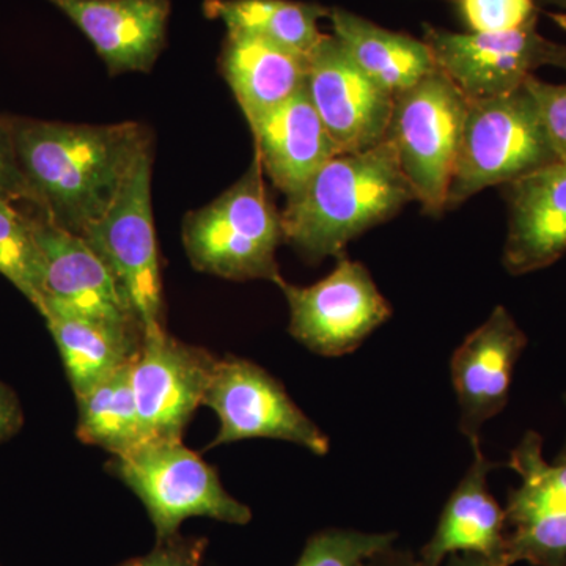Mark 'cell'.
<instances>
[{"label": "cell", "mask_w": 566, "mask_h": 566, "mask_svg": "<svg viewBox=\"0 0 566 566\" xmlns=\"http://www.w3.org/2000/svg\"><path fill=\"white\" fill-rule=\"evenodd\" d=\"M203 405L219 419L210 449L264 438L292 442L318 457L329 453V438L294 403L282 382L252 360L218 357Z\"/></svg>", "instance_id": "cell-8"}, {"label": "cell", "mask_w": 566, "mask_h": 566, "mask_svg": "<svg viewBox=\"0 0 566 566\" xmlns=\"http://www.w3.org/2000/svg\"><path fill=\"white\" fill-rule=\"evenodd\" d=\"M442 566H497L479 554L458 553L446 558Z\"/></svg>", "instance_id": "cell-33"}, {"label": "cell", "mask_w": 566, "mask_h": 566, "mask_svg": "<svg viewBox=\"0 0 566 566\" xmlns=\"http://www.w3.org/2000/svg\"><path fill=\"white\" fill-rule=\"evenodd\" d=\"M504 188L505 270L512 275L545 270L566 253V164H549Z\"/></svg>", "instance_id": "cell-17"}, {"label": "cell", "mask_w": 566, "mask_h": 566, "mask_svg": "<svg viewBox=\"0 0 566 566\" xmlns=\"http://www.w3.org/2000/svg\"><path fill=\"white\" fill-rule=\"evenodd\" d=\"M132 368L129 363L85 392L74 395L77 439L84 444L102 447L112 457L125 455L144 444Z\"/></svg>", "instance_id": "cell-24"}, {"label": "cell", "mask_w": 566, "mask_h": 566, "mask_svg": "<svg viewBox=\"0 0 566 566\" xmlns=\"http://www.w3.org/2000/svg\"><path fill=\"white\" fill-rule=\"evenodd\" d=\"M360 566H427L420 560L419 556L412 554L409 549L390 546L381 553L375 554Z\"/></svg>", "instance_id": "cell-32"}, {"label": "cell", "mask_w": 566, "mask_h": 566, "mask_svg": "<svg viewBox=\"0 0 566 566\" xmlns=\"http://www.w3.org/2000/svg\"><path fill=\"white\" fill-rule=\"evenodd\" d=\"M282 243V214L271 202L256 156L232 188L189 212L182 222V244L192 266L229 281L281 285L277 249Z\"/></svg>", "instance_id": "cell-3"}, {"label": "cell", "mask_w": 566, "mask_h": 566, "mask_svg": "<svg viewBox=\"0 0 566 566\" xmlns=\"http://www.w3.org/2000/svg\"><path fill=\"white\" fill-rule=\"evenodd\" d=\"M542 9H554L566 13V0H536Z\"/></svg>", "instance_id": "cell-34"}, {"label": "cell", "mask_w": 566, "mask_h": 566, "mask_svg": "<svg viewBox=\"0 0 566 566\" xmlns=\"http://www.w3.org/2000/svg\"><path fill=\"white\" fill-rule=\"evenodd\" d=\"M526 85L538 104L547 137L558 161L566 164V82L551 84L534 74L528 77Z\"/></svg>", "instance_id": "cell-28"}, {"label": "cell", "mask_w": 566, "mask_h": 566, "mask_svg": "<svg viewBox=\"0 0 566 566\" xmlns=\"http://www.w3.org/2000/svg\"><path fill=\"white\" fill-rule=\"evenodd\" d=\"M93 44L112 74L151 70L166 43L170 0H48Z\"/></svg>", "instance_id": "cell-16"}, {"label": "cell", "mask_w": 566, "mask_h": 566, "mask_svg": "<svg viewBox=\"0 0 566 566\" xmlns=\"http://www.w3.org/2000/svg\"><path fill=\"white\" fill-rule=\"evenodd\" d=\"M311 102L340 153L364 151L386 140L394 96L371 80L334 35L307 55Z\"/></svg>", "instance_id": "cell-12"}, {"label": "cell", "mask_w": 566, "mask_h": 566, "mask_svg": "<svg viewBox=\"0 0 566 566\" xmlns=\"http://www.w3.org/2000/svg\"><path fill=\"white\" fill-rule=\"evenodd\" d=\"M208 539L203 536H185L156 542L150 553L122 562L117 566H203Z\"/></svg>", "instance_id": "cell-29"}, {"label": "cell", "mask_w": 566, "mask_h": 566, "mask_svg": "<svg viewBox=\"0 0 566 566\" xmlns=\"http://www.w3.org/2000/svg\"><path fill=\"white\" fill-rule=\"evenodd\" d=\"M0 202L28 203L35 208L33 193L22 174L7 117L0 115Z\"/></svg>", "instance_id": "cell-30"}, {"label": "cell", "mask_w": 566, "mask_h": 566, "mask_svg": "<svg viewBox=\"0 0 566 566\" xmlns=\"http://www.w3.org/2000/svg\"><path fill=\"white\" fill-rule=\"evenodd\" d=\"M279 289L290 308L289 333L308 352L324 357L352 354L392 316L370 271L344 255L323 281Z\"/></svg>", "instance_id": "cell-9"}, {"label": "cell", "mask_w": 566, "mask_h": 566, "mask_svg": "<svg viewBox=\"0 0 566 566\" xmlns=\"http://www.w3.org/2000/svg\"><path fill=\"white\" fill-rule=\"evenodd\" d=\"M521 476L505 506L504 566H566V488L543 455V438L527 431L510 455Z\"/></svg>", "instance_id": "cell-14"}, {"label": "cell", "mask_w": 566, "mask_h": 566, "mask_svg": "<svg viewBox=\"0 0 566 566\" xmlns=\"http://www.w3.org/2000/svg\"><path fill=\"white\" fill-rule=\"evenodd\" d=\"M107 469L139 497L156 542L180 534L191 517L245 526L252 510L223 488L218 471L181 441L144 442L132 452L112 457Z\"/></svg>", "instance_id": "cell-5"}, {"label": "cell", "mask_w": 566, "mask_h": 566, "mask_svg": "<svg viewBox=\"0 0 566 566\" xmlns=\"http://www.w3.org/2000/svg\"><path fill=\"white\" fill-rule=\"evenodd\" d=\"M249 126L263 172L286 199L340 153L305 87Z\"/></svg>", "instance_id": "cell-18"}, {"label": "cell", "mask_w": 566, "mask_h": 566, "mask_svg": "<svg viewBox=\"0 0 566 566\" xmlns=\"http://www.w3.org/2000/svg\"><path fill=\"white\" fill-rule=\"evenodd\" d=\"M35 214L74 234L117 199L150 134L139 123L73 125L7 117Z\"/></svg>", "instance_id": "cell-1"}, {"label": "cell", "mask_w": 566, "mask_h": 566, "mask_svg": "<svg viewBox=\"0 0 566 566\" xmlns=\"http://www.w3.org/2000/svg\"><path fill=\"white\" fill-rule=\"evenodd\" d=\"M331 9L296 0H207L205 13L222 21L227 32L262 36L283 48L308 55L322 41L319 21Z\"/></svg>", "instance_id": "cell-23"}, {"label": "cell", "mask_w": 566, "mask_h": 566, "mask_svg": "<svg viewBox=\"0 0 566 566\" xmlns=\"http://www.w3.org/2000/svg\"><path fill=\"white\" fill-rule=\"evenodd\" d=\"M80 237L109 266L144 335L166 329L151 210V148L142 153L106 214L88 223Z\"/></svg>", "instance_id": "cell-7"}, {"label": "cell", "mask_w": 566, "mask_h": 566, "mask_svg": "<svg viewBox=\"0 0 566 566\" xmlns=\"http://www.w3.org/2000/svg\"><path fill=\"white\" fill-rule=\"evenodd\" d=\"M219 65L248 123L303 91L307 81V55L252 33L227 32Z\"/></svg>", "instance_id": "cell-20"}, {"label": "cell", "mask_w": 566, "mask_h": 566, "mask_svg": "<svg viewBox=\"0 0 566 566\" xmlns=\"http://www.w3.org/2000/svg\"><path fill=\"white\" fill-rule=\"evenodd\" d=\"M461 20L472 33L516 31L538 24L536 0H455Z\"/></svg>", "instance_id": "cell-27"}, {"label": "cell", "mask_w": 566, "mask_h": 566, "mask_svg": "<svg viewBox=\"0 0 566 566\" xmlns=\"http://www.w3.org/2000/svg\"><path fill=\"white\" fill-rule=\"evenodd\" d=\"M0 274L41 314L43 256L33 234L31 214L3 202H0Z\"/></svg>", "instance_id": "cell-25"}, {"label": "cell", "mask_w": 566, "mask_h": 566, "mask_svg": "<svg viewBox=\"0 0 566 566\" xmlns=\"http://www.w3.org/2000/svg\"><path fill=\"white\" fill-rule=\"evenodd\" d=\"M327 20L353 61L394 98L438 70L423 39L389 31L344 9H331Z\"/></svg>", "instance_id": "cell-21"}, {"label": "cell", "mask_w": 566, "mask_h": 566, "mask_svg": "<svg viewBox=\"0 0 566 566\" xmlns=\"http://www.w3.org/2000/svg\"><path fill=\"white\" fill-rule=\"evenodd\" d=\"M423 41L438 70L465 102L515 92L543 66L566 71V44L546 39L538 24L497 33H458L424 25Z\"/></svg>", "instance_id": "cell-10"}, {"label": "cell", "mask_w": 566, "mask_h": 566, "mask_svg": "<svg viewBox=\"0 0 566 566\" xmlns=\"http://www.w3.org/2000/svg\"><path fill=\"white\" fill-rule=\"evenodd\" d=\"M528 338L504 305H497L482 326L453 352L450 374L460 405V431L480 446L486 422L504 411L517 360Z\"/></svg>", "instance_id": "cell-15"}, {"label": "cell", "mask_w": 566, "mask_h": 566, "mask_svg": "<svg viewBox=\"0 0 566 566\" xmlns=\"http://www.w3.org/2000/svg\"><path fill=\"white\" fill-rule=\"evenodd\" d=\"M24 424V412L20 398L9 386L0 382V444L20 433Z\"/></svg>", "instance_id": "cell-31"}, {"label": "cell", "mask_w": 566, "mask_h": 566, "mask_svg": "<svg viewBox=\"0 0 566 566\" xmlns=\"http://www.w3.org/2000/svg\"><path fill=\"white\" fill-rule=\"evenodd\" d=\"M44 319L61 353L74 395L85 392L133 363L144 340L140 329L82 316L48 314Z\"/></svg>", "instance_id": "cell-22"}, {"label": "cell", "mask_w": 566, "mask_h": 566, "mask_svg": "<svg viewBox=\"0 0 566 566\" xmlns=\"http://www.w3.org/2000/svg\"><path fill=\"white\" fill-rule=\"evenodd\" d=\"M465 112L463 93L441 70L394 98L386 139L394 145L406 180L428 214L447 210Z\"/></svg>", "instance_id": "cell-6"}, {"label": "cell", "mask_w": 566, "mask_h": 566, "mask_svg": "<svg viewBox=\"0 0 566 566\" xmlns=\"http://www.w3.org/2000/svg\"><path fill=\"white\" fill-rule=\"evenodd\" d=\"M218 357L166 333L145 334L132 379L144 442L181 441L203 405Z\"/></svg>", "instance_id": "cell-11"}, {"label": "cell", "mask_w": 566, "mask_h": 566, "mask_svg": "<svg viewBox=\"0 0 566 566\" xmlns=\"http://www.w3.org/2000/svg\"><path fill=\"white\" fill-rule=\"evenodd\" d=\"M554 163H558L556 151L526 84L506 95L468 102L447 208Z\"/></svg>", "instance_id": "cell-4"}, {"label": "cell", "mask_w": 566, "mask_h": 566, "mask_svg": "<svg viewBox=\"0 0 566 566\" xmlns=\"http://www.w3.org/2000/svg\"><path fill=\"white\" fill-rule=\"evenodd\" d=\"M416 200L389 140L338 153L316 170L282 214L285 243L305 262L344 255L346 244Z\"/></svg>", "instance_id": "cell-2"}, {"label": "cell", "mask_w": 566, "mask_h": 566, "mask_svg": "<svg viewBox=\"0 0 566 566\" xmlns=\"http://www.w3.org/2000/svg\"><path fill=\"white\" fill-rule=\"evenodd\" d=\"M472 450V464L447 499L430 542L420 549V560L427 566H442L458 553L479 554L504 566L505 510L488 488V475L497 464L483 455L482 447Z\"/></svg>", "instance_id": "cell-19"}, {"label": "cell", "mask_w": 566, "mask_h": 566, "mask_svg": "<svg viewBox=\"0 0 566 566\" xmlns=\"http://www.w3.org/2000/svg\"><path fill=\"white\" fill-rule=\"evenodd\" d=\"M397 532H363L329 527L305 542L294 566H360L397 542Z\"/></svg>", "instance_id": "cell-26"}, {"label": "cell", "mask_w": 566, "mask_h": 566, "mask_svg": "<svg viewBox=\"0 0 566 566\" xmlns=\"http://www.w3.org/2000/svg\"><path fill=\"white\" fill-rule=\"evenodd\" d=\"M31 221L43 256V318L82 316L144 333L117 279L84 238L39 214H31Z\"/></svg>", "instance_id": "cell-13"}]
</instances>
